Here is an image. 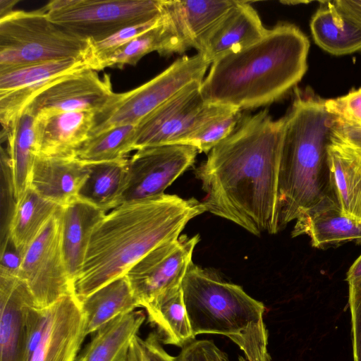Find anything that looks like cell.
I'll list each match as a JSON object with an SVG mask.
<instances>
[{"label": "cell", "mask_w": 361, "mask_h": 361, "mask_svg": "<svg viewBox=\"0 0 361 361\" xmlns=\"http://www.w3.org/2000/svg\"><path fill=\"white\" fill-rule=\"evenodd\" d=\"M283 118L243 116L196 169L206 211L259 235L279 231L278 183Z\"/></svg>", "instance_id": "cell-1"}, {"label": "cell", "mask_w": 361, "mask_h": 361, "mask_svg": "<svg viewBox=\"0 0 361 361\" xmlns=\"http://www.w3.org/2000/svg\"><path fill=\"white\" fill-rule=\"evenodd\" d=\"M206 208L194 197L163 194L123 203L94 226L82 268L73 281L80 302L109 283L126 276L143 257L178 238L187 224Z\"/></svg>", "instance_id": "cell-2"}, {"label": "cell", "mask_w": 361, "mask_h": 361, "mask_svg": "<svg viewBox=\"0 0 361 361\" xmlns=\"http://www.w3.org/2000/svg\"><path fill=\"white\" fill-rule=\"evenodd\" d=\"M310 42L295 25L280 23L253 44L212 63L201 85L207 103L240 111L278 101L307 69Z\"/></svg>", "instance_id": "cell-3"}, {"label": "cell", "mask_w": 361, "mask_h": 361, "mask_svg": "<svg viewBox=\"0 0 361 361\" xmlns=\"http://www.w3.org/2000/svg\"><path fill=\"white\" fill-rule=\"evenodd\" d=\"M283 116L278 183L279 230L329 197L328 147L336 118L310 87H294Z\"/></svg>", "instance_id": "cell-4"}, {"label": "cell", "mask_w": 361, "mask_h": 361, "mask_svg": "<svg viewBox=\"0 0 361 361\" xmlns=\"http://www.w3.org/2000/svg\"><path fill=\"white\" fill-rule=\"evenodd\" d=\"M183 299L195 336L242 332L263 318L264 304L243 289L226 282L213 271L193 262L182 282Z\"/></svg>", "instance_id": "cell-5"}, {"label": "cell", "mask_w": 361, "mask_h": 361, "mask_svg": "<svg viewBox=\"0 0 361 361\" xmlns=\"http://www.w3.org/2000/svg\"><path fill=\"white\" fill-rule=\"evenodd\" d=\"M90 50V42L54 23L43 8L0 18V71L64 59L88 61Z\"/></svg>", "instance_id": "cell-6"}, {"label": "cell", "mask_w": 361, "mask_h": 361, "mask_svg": "<svg viewBox=\"0 0 361 361\" xmlns=\"http://www.w3.org/2000/svg\"><path fill=\"white\" fill-rule=\"evenodd\" d=\"M211 64L199 53L184 56L143 85L128 92H114L94 113L90 137L119 126H136L188 84L203 80Z\"/></svg>", "instance_id": "cell-7"}, {"label": "cell", "mask_w": 361, "mask_h": 361, "mask_svg": "<svg viewBox=\"0 0 361 361\" xmlns=\"http://www.w3.org/2000/svg\"><path fill=\"white\" fill-rule=\"evenodd\" d=\"M42 8L56 25L95 42L126 27L157 18L161 0H54Z\"/></svg>", "instance_id": "cell-8"}, {"label": "cell", "mask_w": 361, "mask_h": 361, "mask_svg": "<svg viewBox=\"0 0 361 361\" xmlns=\"http://www.w3.org/2000/svg\"><path fill=\"white\" fill-rule=\"evenodd\" d=\"M62 233L63 212L59 206L23 256L18 278L27 286L39 309H47L64 295L73 293Z\"/></svg>", "instance_id": "cell-9"}, {"label": "cell", "mask_w": 361, "mask_h": 361, "mask_svg": "<svg viewBox=\"0 0 361 361\" xmlns=\"http://www.w3.org/2000/svg\"><path fill=\"white\" fill-rule=\"evenodd\" d=\"M203 80H194L135 126L133 149L160 145L183 144L218 107L201 93Z\"/></svg>", "instance_id": "cell-10"}, {"label": "cell", "mask_w": 361, "mask_h": 361, "mask_svg": "<svg viewBox=\"0 0 361 361\" xmlns=\"http://www.w3.org/2000/svg\"><path fill=\"white\" fill-rule=\"evenodd\" d=\"M198 150L190 145L169 144L138 149L128 159L124 185L118 206L164 194L195 162Z\"/></svg>", "instance_id": "cell-11"}, {"label": "cell", "mask_w": 361, "mask_h": 361, "mask_svg": "<svg viewBox=\"0 0 361 361\" xmlns=\"http://www.w3.org/2000/svg\"><path fill=\"white\" fill-rule=\"evenodd\" d=\"M200 235H180L159 245L126 274L139 306L145 307L169 290L182 285L192 263Z\"/></svg>", "instance_id": "cell-12"}, {"label": "cell", "mask_w": 361, "mask_h": 361, "mask_svg": "<svg viewBox=\"0 0 361 361\" xmlns=\"http://www.w3.org/2000/svg\"><path fill=\"white\" fill-rule=\"evenodd\" d=\"M110 75L101 78L85 68L62 75L38 94L27 105L35 116L58 112L100 110L113 94Z\"/></svg>", "instance_id": "cell-13"}, {"label": "cell", "mask_w": 361, "mask_h": 361, "mask_svg": "<svg viewBox=\"0 0 361 361\" xmlns=\"http://www.w3.org/2000/svg\"><path fill=\"white\" fill-rule=\"evenodd\" d=\"M85 333V316L73 293L47 307L44 334L29 361H74Z\"/></svg>", "instance_id": "cell-14"}, {"label": "cell", "mask_w": 361, "mask_h": 361, "mask_svg": "<svg viewBox=\"0 0 361 361\" xmlns=\"http://www.w3.org/2000/svg\"><path fill=\"white\" fill-rule=\"evenodd\" d=\"M33 307V298L20 278L0 274V361H27L28 316Z\"/></svg>", "instance_id": "cell-15"}, {"label": "cell", "mask_w": 361, "mask_h": 361, "mask_svg": "<svg viewBox=\"0 0 361 361\" xmlns=\"http://www.w3.org/2000/svg\"><path fill=\"white\" fill-rule=\"evenodd\" d=\"M267 31L249 2L235 1L205 34L197 51L212 63L253 44Z\"/></svg>", "instance_id": "cell-16"}, {"label": "cell", "mask_w": 361, "mask_h": 361, "mask_svg": "<svg viewBox=\"0 0 361 361\" xmlns=\"http://www.w3.org/2000/svg\"><path fill=\"white\" fill-rule=\"evenodd\" d=\"M235 0H161V14L171 33L173 54L199 44L205 34L235 4Z\"/></svg>", "instance_id": "cell-17"}, {"label": "cell", "mask_w": 361, "mask_h": 361, "mask_svg": "<svg viewBox=\"0 0 361 361\" xmlns=\"http://www.w3.org/2000/svg\"><path fill=\"white\" fill-rule=\"evenodd\" d=\"M89 174V164L75 157H47L37 154L29 187L44 198L63 207L78 198Z\"/></svg>", "instance_id": "cell-18"}, {"label": "cell", "mask_w": 361, "mask_h": 361, "mask_svg": "<svg viewBox=\"0 0 361 361\" xmlns=\"http://www.w3.org/2000/svg\"><path fill=\"white\" fill-rule=\"evenodd\" d=\"M94 112H58L36 116L38 154L75 157L90 135Z\"/></svg>", "instance_id": "cell-19"}, {"label": "cell", "mask_w": 361, "mask_h": 361, "mask_svg": "<svg viewBox=\"0 0 361 361\" xmlns=\"http://www.w3.org/2000/svg\"><path fill=\"white\" fill-rule=\"evenodd\" d=\"M303 234L310 237L312 247L319 249L348 242L361 243V222L342 214L329 197L295 220L292 236Z\"/></svg>", "instance_id": "cell-20"}, {"label": "cell", "mask_w": 361, "mask_h": 361, "mask_svg": "<svg viewBox=\"0 0 361 361\" xmlns=\"http://www.w3.org/2000/svg\"><path fill=\"white\" fill-rule=\"evenodd\" d=\"M328 165L333 200L342 214L361 222V154L331 137Z\"/></svg>", "instance_id": "cell-21"}, {"label": "cell", "mask_w": 361, "mask_h": 361, "mask_svg": "<svg viewBox=\"0 0 361 361\" xmlns=\"http://www.w3.org/2000/svg\"><path fill=\"white\" fill-rule=\"evenodd\" d=\"M62 212L63 253L73 283L82 268L91 233L106 212L79 197L62 207Z\"/></svg>", "instance_id": "cell-22"}, {"label": "cell", "mask_w": 361, "mask_h": 361, "mask_svg": "<svg viewBox=\"0 0 361 361\" xmlns=\"http://www.w3.org/2000/svg\"><path fill=\"white\" fill-rule=\"evenodd\" d=\"M312 16L310 29L317 44L334 55L361 49V25L341 13L333 1H322Z\"/></svg>", "instance_id": "cell-23"}, {"label": "cell", "mask_w": 361, "mask_h": 361, "mask_svg": "<svg viewBox=\"0 0 361 361\" xmlns=\"http://www.w3.org/2000/svg\"><path fill=\"white\" fill-rule=\"evenodd\" d=\"M142 311L113 319L95 333L74 361H126L130 343L145 322Z\"/></svg>", "instance_id": "cell-24"}, {"label": "cell", "mask_w": 361, "mask_h": 361, "mask_svg": "<svg viewBox=\"0 0 361 361\" xmlns=\"http://www.w3.org/2000/svg\"><path fill=\"white\" fill-rule=\"evenodd\" d=\"M6 141L17 201L29 187L30 174L38 154L36 116L27 107L11 125Z\"/></svg>", "instance_id": "cell-25"}, {"label": "cell", "mask_w": 361, "mask_h": 361, "mask_svg": "<svg viewBox=\"0 0 361 361\" xmlns=\"http://www.w3.org/2000/svg\"><path fill=\"white\" fill-rule=\"evenodd\" d=\"M80 303L85 316L86 336L140 307L126 276L104 286Z\"/></svg>", "instance_id": "cell-26"}, {"label": "cell", "mask_w": 361, "mask_h": 361, "mask_svg": "<svg viewBox=\"0 0 361 361\" xmlns=\"http://www.w3.org/2000/svg\"><path fill=\"white\" fill-rule=\"evenodd\" d=\"M148 322L162 343L184 347L195 339L183 299L182 285L173 288L145 307Z\"/></svg>", "instance_id": "cell-27"}, {"label": "cell", "mask_w": 361, "mask_h": 361, "mask_svg": "<svg viewBox=\"0 0 361 361\" xmlns=\"http://www.w3.org/2000/svg\"><path fill=\"white\" fill-rule=\"evenodd\" d=\"M59 206L28 187L17 200L8 237L22 257Z\"/></svg>", "instance_id": "cell-28"}, {"label": "cell", "mask_w": 361, "mask_h": 361, "mask_svg": "<svg viewBox=\"0 0 361 361\" xmlns=\"http://www.w3.org/2000/svg\"><path fill=\"white\" fill-rule=\"evenodd\" d=\"M127 158L89 164L78 197L108 212L118 207L127 172Z\"/></svg>", "instance_id": "cell-29"}, {"label": "cell", "mask_w": 361, "mask_h": 361, "mask_svg": "<svg viewBox=\"0 0 361 361\" xmlns=\"http://www.w3.org/2000/svg\"><path fill=\"white\" fill-rule=\"evenodd\" d=\"M85 68H90L85 59H64L0 71V94L39 84Z\"/></svg>", "instance_id": "cell-30"}, {"label": "cell", "mask_w": 361, "mask_h": 361, "mask_svg": "<svg viewBox=\"0 0 361 361\" xmlns=\"http://www.w3.org/2000/svg\"><path fill=\"white\" fill-rule=\"evenodd\" d=\"M152 51L161 56L173 54L171 30L161 13L158 24L118 49L104 61L101 70L135 66L144 56Z\"/></svg>", "instance_id": "cell-31"}, {"label": "cell", "mask_w": 361, "mask_h": 361, "mask_svg": "<svg viewBox=\"0 0 361 361\" xmlns=\"http://www.w3.org/2000/svg\"><path fill=\"white\" fill-rule=\"evenodd\" d=\"M135 126H119L89 139L78 149L75 157L87 164L126 158L133 149Z\"/></svg>", "instance_id": "cell-32"}, {"label": "cell", "mask_w": 361, "mask_h": 361, "mask_svg": "<svg viewBox=\"0 0 361 361\" xmlns=\"http://www.w3.org/2000/svg\"><path fill=\"white\" fill-rule=\"evenodd\" d=\"M243 115L241 111L219 104L216 109L183 142L195 147L199 152L209 153L236 128Z\"/></svg>", "instance_id": "cell-33"}, {"label": "cell", "mask_w": 361, "mask_h": 361, "mask_svg": "<svg viewBox=\"0 0 361 361\" xmlns=\"http://www.w3.org/2000/svg\"><path fill=\"white\" fill-rule=\"evenodd\" d=\"M161 15L149 21L126 27L101 41L90 42L88 62L90 67L97 71L118 49L154 27L159 22Z\"/></svg>", "instance_id": "cell-34"}, {"label": "cell", "mask_w": 361, "mask_h": 361, "mask_svg": "<svg viewBox=\"0 0 361 361\" xmlns=\"http://www.w3.org/2000/svg\"><path fill=\"white\" fill-rule=\"evenodd\" d=\"M228 338L244 353L245 357L240 356V361H271L267 348L268 332L263 318Z\"/></svg>", "instance_id": "cell-35"}, {"label": "cell", "mask_w": 361, "mask_h": 361, "mask_svg": "<svg viewBox=\"0 0 361 361\" xmlns=\"http://www.w3.org/2000/svg\"><path fill=\"white\" fill-rule=\"evenodd\" d=\"M1 243L8 237L9 224L16 199L9 158L6 148L1 147Z\"/></svg>", "instance_id": "cell-36"}, {"label": "cell", "mask_w": 361, "mask_h": 361, "mask_svg": "<svg viewBox=\"0 0 361 361\" xmlns=\"http://www.w3.org/2000/svg\"><path fill=\"white\" fill-rule=\"evenodd\" d=\"M325 107L341 123L361 125V87L343 96L325 99Z\"/></svg>", "instance_id": "cell-37"}, {"label": "cell", "mask_w": 361, "mask_h": 361, "mask_svg": "<svg viewBox=\"0 0 361 361\" xmlns=\"http://www.w3.org/2000/svg\"><path fill=\"white\" fill-rule=\"evenodd\" d=\"M126 361H176V357L164 350L157 334L152 332L145 339L134 336Z\"/></svg>", "instance_id": "cell-38"}, {"label": "cell", "mask_w": 361, "mask_h": 361, "mask_svg": "<svg viewBox=\"0 0 361 361\" xmlns=\"http://www.w3.org/2000/svg\"><path fill=\"white\" fill-rule=\"evenodd\" d=\"M348 283L353 361H361V279Z\"/></svg>", "instance_id": "cell-39"}, {"label": "cell", "mask_w": 361, "mask_h": 361, "mask_svg": "<svg viewBox=\"0 0 361 361\" xmlns=\"http://www.w3.org/2000/svg\"><path fill=\"white\" fill-rule=\"evenodd\" d=\"M176 361H231L210 340H194L183 347Z\"/></svg>", "instance_id": "cell-40"}, {"label": "cell", "mask_w": 361, "mask_h": 361, "mask_svg": "<svg viewBox=\"0 0 361 361\" xmlns=\"http://www.w3.org/2000/svg\"><path fill=\"white\" fill-rule=\"evenodd\" d=\"M23 257L9 237L1 243L0 274L18 277Z\"/></svg>", "instance_id": "cell-41"}, {"label": "cell", "mask_w": 361, "mask_h": 361, "mask_svg": "<svg viewBox=\"0 0 361 361\" xmlns=\"http://www.w3.org/2000/svg\"><path fill=\"white\" fill-rule=\"evenodd\" d=\"M331 139L350 147L361 154V125L341 123L336 119Z\"/></svg>", "instance_id": "cell-42"}, {"label": "cell", "mask_w": 361, "mask_h": 361, "mask_svg": "<svg viewBox=\"0 0 361 361\" xmlns=\"http://www.w3.org/2000/svg\"><path fill=\"white\" fill-rule=\"evenodd\" d=\"M336 7L361 25V0H333Z\"/></svg>", "instance_id": "cell-43"}, {"label": "cell", "mask_w": 361, "mask_h": 361, "mask_svg": "<svg viewBox=\"0 0 361 361\" xmlns=\"http://www.w3.org/2000/svg\"><path fill=\"white\" fill-rule=\"evenodd\" d=\"M360 279H361V255L348 269L346 274V281L349 283Z\"/></svg>", "instance_id": "cell-44"}, {"label": "cell", "mask_w": 361, "mask_h": 361, "mask_svg": "<svg viewBox=\"0 0 361 361\" xmlns=\"http://www.w3.org/2000/svg\"><path fill=\"white\" fill-rule=\"evenodd\" d=\"M18 3L16 0H1L0 1V18L11 13L13 7Z\"/></svg>", "instance_id": "cell-45"}]
</instances>
